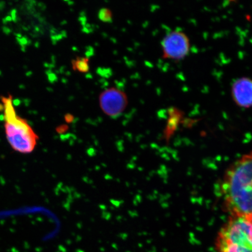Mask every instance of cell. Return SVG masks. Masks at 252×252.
Instances as JSON below:
<instances>
[{
    "instance_id": "cell-7",
    "label": "cell",
    "mask_w": 252,
    "mask_h": 252,
    "mask_svg": "<svg viewBox=\"0 0 252 252\" xmlns=\"http://www.w3.org/2000/svg\"><path fill=\"white\" fill-rule=\"evenodd\" d=\"M72 67L74 70L86 72L90 70L89 60L86 58H77L72 61Z\"/></svg>"
},
{
    "instance_id": "cell-6",
    "label": "cell",
    "mask_w": 252,
    "mask_h": 252,
    "mask_svg": "<svg viewBox=\"0 0 252 252\" xmlns=\"http://www.w3.org/2000/svg\"><path fill=\"white\" fill-rule=\"evenodd\" d=\"M231 95L234 102L241 108H249L252 106V80L242 77L232 84Z\"/></svg>"
},
{
    "instance_id": "cell-3",
    "label": "cell",
    "mask_w": 252,
    "mask_h": 252,
    "mask_svg": "<svg viewBox=\"0 0 252 252\" xmlns=\"http://www.w3.org/2000/svg\"><path fill=\"white\" fill-rule=\"evenodd\" d=\"M4 103L5 134L12 149L21 154L32 152L37 144V136L27 121L16 115L12 97H3Z\"/></svg>"
},
{
    "instance_id": "cell-2",
    "label": "cell",
    "mask_w": 252,
    "mask_h": 252,
    "mask_svg": "<svg viewBox=\"0 0 252 252\" xmlns=\"http://www.w3.org/2000/svg\"><path fill=\"white\" fill-rule=\"evenodd\" d=\"M217 252H252V222L248 216H231L220 229Z\"/></svg>"
},
{
    "instance_id": "cell-5",
    "label": "cell",
    "mask_w": 252,
    "mask_h": 252,
    "mask_svg": "<svg viewBox=\"0 0 252 252\" xmlns=\"http://www.w3.org/2000/svg\"><path fill=\"white\" fill-rule=\"evenodd\" d=\"M99 105L106 115L116 118L124 112L128 104L127 95L116 88H110L100 94Z\"/></svg>"
},
{
    "instance_id": "cell-4",
    "label": "cell",
    "mask_w": 252,
    "mask_h": 252,
    "mask_svg": "<svg viewBox=\"0 0 252 252\" xmlns=\"http://www.w3.org/2000/svg\"><path fill=\"white\" fill-rule=\"evenodd\" d=\"M161 45L163 58L173 61H180L190 51V40L187 34L179 30L167 34L163 37Z\"/></svg>"
},
{
    "instance_id": "cell-14",
    "label": "cell",
    "mask_w": 252,
    "mask_h": 252,
    "mask_svg": "<svg viewBox=\"0 0 252 252\" xmlns=\"http://www.w3.org/2000/svg\"><path fill=\"white\" fill-rule=\"evenodd\" d=\"M4 109V106L2 105V104L0 103V112L2 111Z\"/></svg>"
},
{
    "instance_id": "cell-11",
    "label": "cell",
    "mask_w": 252,
    "mask_h": 252,
    "mask_svg": "<svg viewBox=\"0 0 252 252\" xmlns=\"http://www.w3.org/2000/svg\"><path fill=\"white\" fill-rule=\"evenodd\" d=\"M65 119L67 122H71L73 120L74 117L70 114H67L65 116Z\"/></svg>"
},
{
    "instance_id": "cell-9",
    "label": "cell",
    "mask_w": 252,
    "mask_h": 252,
    "mask_svg": "<svg viewBox=\"0 0 252 252\" xmlns=\"http://www.w3.org/2000/svg\"><path fill=\"white\" fill-rule=\"evenodd\" d=\"M47 75H48V78L50 83H54L55 81H56V77L55 74H52V72H50V73H49V72H47Z\"/></svg>"
},
{
    "instance_id": "cell-15",
    "label": "cell",
    "mask_w": 252,
    "mask_h": 252,
    "mask_svg": "<svg viewBox=\"0 0 252 252\" xmlns=\"http://www.w3.org/2000/svg\"><path fill=\"white\" fill-rule=\"evenodd\" d=\"M248 216L250 217V219L251 220V221L252 222V214H251V215H248Z\"/></svg>"
},
{
    "instance_id": "cell-8",
    "label": "cell",
    "mask_w": 252,
    "mask_h": 252,
    "mask_svg": "<svg viewBox=\"0 0 252 252\" xmlns=\"http://www.w3.org/2000/svg\"><path fill=\"white\" fill-rule=\"evenodd\" d=\"M98 18L104 23H110L112 21V12L108 8H102L98 12Z\"/></svg>"
},
{
    "instance_id": "cell-10",
    "label": "cell",
    "mask_w": 252,
    "mask_h": 252,
    "mask_svg": "<svg viewBox=\"0 0 252 252\" xmlns=\"http://www.w3.org/2000/svg\"><path fill=\"white\" fill-rule=\"evenodd\" d=\"M11 18L15 22L17 21V11H16L15 9L11 11Z\"/></svg>"
},
{
    "instance_id": "cell-12",
    "label": "cell",
    "mask_w": 252,
    "mask_h": 252,
    "mask_svg": "<svg viewBox=\"0 0 252 252\" xmlns=\"http://www.w3.org/2000/svg\"><path fill=\"white\" fill-rule=\"evenodd\" d=\"M21 102V100L19 99H15L12 101V103L16 106H18L20 105Z\"/></svg>"
},
{
    "instance_id": "cell-1",
    "label": "cell",
    "mask_w": 252,
    "mask_h": 252,
    "mask_svg": "<svg viewBox=\"0 0 252 252\" xmlns=\"http://www.w3.org/2000/svg\"><path fill=\"white\" fill-rule=\"evenodd\" d=\"M225 210L231 216L252 214V151L230 166L220 185Z\"/></svg>"
},
{
    "instance_id": "cell-13",
    "label": "cell",
    "mask_w": 252,
    "mask_h": 252,
    "mask_svg": "<svg viewBox=\"0 0 252 252\" xmlns=\"http://www.w3.org/2000/svg\"><path fill=\"white\" fill-rule=\"evenodd\" d=\"M4 32L6 33H9V32H10V30H9L7 28H5Z\"/></svg>"
},
{
    "instance_id": "cell-16",
    "label": "cell",
    "mask_w": 252,
    "mask_h": 252,
    "mask_svg": "<svg viewBox=\"0 0 252 252\" xmlns=\"http://www.w3.org/2000/svg\"><path fill=\"white\" fill-rule=\"evenodd\" d=\"M1 71H0V75H1Z\"/></svg>"
}]
</instances>
